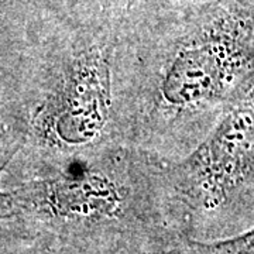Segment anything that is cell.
I'll return each mask as SVG.
<instances>
[{
	"instance_id": "cell-1",
	"label": "cell",
	"mask_w": 254,
	"mask_h": 254,
	"mask_svg": "<svg viewBox=\"0 0 254 254\" xmlns=\"http://www.w3.org/2000/svg\"><path fill=\"white\" fill-rule=\"evenodd\" d=\"M195 167L215 190H226L254 168V88L227 110L195 154Z\"/></svg>"
},
{
	"instance_id": "cell-2",
	"label": "cell",
	"mask_w": 254,
	"mask_h": 254,
	"mask_svg": "<svg viewBox=\"0 0 254 254\" xmlns=\"http://www.w3.org/2000/svg\"><path fill=\"white\" fill-rule=\"evenodd\" d=\"M108 109V76L98 58L75 66L65 102L61 130L71 141L88 140L99 130Z\"/></svg>"
},
{
	"instance_id": "cell-3",
	"label": "cell",
	"mask_w": 254,
	"mask_h": 254,
	"mask_svg": "<svg viewBox=\"0 0 254 254\" xmlns=\"http://www.w3.org/2000/svg\"><path fill=\"white\" fill-rule=\"evenodd\" d=\"M190 247L193 254H254V230L215 243L190 242Z\"/></svg>"
},
{
	"instance_id": "cell-4",
	"label": "cell",
	"mask_w": 254,
	"mask_h": 254,
	"mask_svg": "<svg viewBox=\"0 0 254 254\" xmlns=\"http://www.w3.org/2000/svg\"><path fill=\"white\" fill-rule=\"evenodd\" d=\"M4 167H6V164L0 167V175H1V171L4 170ZM16 213H17V209L14 205V199L9 193H3L0 190V219H9L14 216Z\"/></svg>"
}]
</instances>
